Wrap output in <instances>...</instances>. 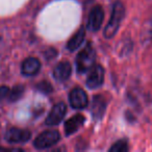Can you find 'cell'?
<instances>
[{
    "label": "cell",
    "mask_w": 152,
    "mask_h": 152,
    "mask_svg": "<svg viewBox=\"0 0 152 152\" xmlns=\"http://www.w3.org/2000/svg\"><path fill=\"white\" fill-rule=\"evenodd\" d=\"M96 61V52L91 43H88L86 47L78 53L76 57V69L78 73H86L94 67Z\"/></svg>",
    "instance_id": "6da1fadb"
},
{
    "label": "cell",
    "mask_w": 152,
    "mask_h": 152,
    "mask_svg": "<svg viewBox=\"0 0 152 152\" xmlns=\"http://www.w3.org/2000/svg\"><path fill=\"white\" fill-rule=\"evenodd\" d=\"M124 15H125L124 5L120 1L115 2L114 7H113L110 19L108 21L107 25H106L105 29H104V37L105 38L110 39L117 34L119 27H120L121 22H122L123 18H124Z\"/></svg>",
    "instance_id": "7a4b0ae2"
},
{
    "label": "cell",
    "mask_w": 152,
    "mask_h": 152,
    "mask_svg": "<svg viewBox=\"0 0 152 152\" xmlns=\"http://www.w3.org/2000/svg\"><path fill=\"white\" fill-rule=\"evenodd\" d=\"M61 140V135L57 130H45L36 137L34 145L38 149H47L51 146L55 145Z\"/></svg>",
    "instance_id": "3957f363"
},
{
    "label": "cell",
    "mask_w": 152,
    "mask_h": 152,
    "mask_svg": "<svg viewBox=\"0 0 152 152\" xmlns=\"http://www.w3.org/2000/svg\"><path fill=\"white\" fill-rule=\"evenodd\" d=\"M69 101L71 106L75 110H83L89 103L87 94L80 88H75L70 92Z\"/></svg>",
    "instance_id": "277c9868"
},
{
    "label": "cell",
    "mask_w": 152,
    "mask_h": 152,
    "mask_svg": "<svg viewBox=\"0 0 152 152\" xmlns=\"http://www.w3.org/2000/svg\"><path fill=\"white\" fill-rule=\"evenodd\" d=\"M66 113H67V107L66 104L64 102H59V103L55 104L52 107L51 112L49 113V115L46 118V125L48 126H55V125L59 124L61 122V120L65 117Z\"/></svg>",
    "instance_id": "5b68a950"
},
{
    "label": "cell",
    "mask_w": 152,
    "mask_h": 152,
    "mask_svg": "<svg viewBox=\"0 0 152 152\" xmlns=\"http://www.w3.org/2000/svg\"><path fill=\"white\" fill-rule=\"evenodd\" d=\"M104 81V69L100 65H94L87 78V86L90 89H97Z\"/></svg>",
    "instance_id": "8992f818"
},
{
    "label": "cell",
    "mask_w": 152,
    "mask_h": 152,
    "mask_svg": "<svg viewBox=\"0 0 152 152\" xmlns=\"http://www.w3.org/2000/svg\"><path fill=\"white\" fill-rule=\"evenodd\" d=\"M104 19V12L100 5H96L91 10V13L89 15L88 20V27L92 31H97L100 29L102 25V22Z\"/></svg>",
    "instance_id": "52a82bcc"
},
{
    "label": "cell",
    "mask_w": 152,
    "mask_h": 152,
    "mask_svg": "<svg viewBox=\"0 0 152 152\" xmlns=\"http://www.w3.org/2000/svg\"><path fill=\"white\" fill-rule=\"evenodd\" d=\"M31 137V133L27 129H20V128H11L7 130L5 134V139L9 143H24L27 142Z\"/></svg>",
    "instance_id": "ba28073f"
},
{
    "label": "cell",
    "mask_w": 152,
    "mask_h": 152,
    "mask_svg": "<svg viewBox=\"0 0 152 152\" xmlns=\"http://www.w3.org/2000/svg\"><path fill=\"white\" fill-rule=\"evenodd\" d=\"M106 110V99L101 95H97L92 100L91 113L94 120L98 121L103 117Z\"/></svg>",
    "instance_id": "9c48e42d"
},
{
    "label": "cell",
    "mask_w": 152,
    "mask_h": 152,
    "mask_svg": "<svg viewBox=\"0 0 152 152\" xmlns=\"http://www.w3.org/2000/svg\"><path fill=\"white\" fill-rule=\"evenodd\" d=\"M72 73V67L69 61H61L53 70V76L58 81H66Z\"/></svg>",
    "instance_id": "30bf717a"
},
{
    "label": "cell",
    "mask_w": 152,
    "mask_h": 152,
    "mask_svg": "<svg viewBox=\"0 0 152 152\" xmlns=\"http://www.w3.org/2000/svg\"><path fill=\"white\" fill-rule=\"evenodd\" d=\"M41 69V63L36 57H28L22 64L21 71L25 76H34L39 73Z\"/></svg>",
    "instance_id": "8fae6325"
},
{
    "label": "cell",
    "mask_w": 152,
    "mask_h": 152,
    "mask_svg": "<svg viewBox=\"0 0 152 152\" xmlns=\"http://www.w3.org/2000/svg\"><path fill=\"white\" fill-rule=\"evenodd\" d=\"M86 118L81 114H77L75 116L71 117L67 122L65 123V133L66 135H71L72 133L76 132L79 127L85 123Z\"/></svg>",
    "instance_id": "7c38bea8"
},
{
    "label": "cell",
    "mask_w": 152,
    "mask_h": 152,
    "mask_svg": "<svg viewBox=\"0 0 152 152\" xmlns=\"http://www.w3.org/2000/svg\"><path fill=\"white\" fill-rule=\"evenodd\" d=\"M86 37V29L85 27H80L77 31L74 34V36L69 40L67 44V48L70 51H75L83 45Z\"/></svg>",
    "instance_id": "4fadbf2b"
},
{
    "label": "cell",
    "mask_w": 152,
    "mask_h": 152,
    "mask_svg": "<svg viewBox=\"0 0 152 152\" xmlns=\"http://www.w3.org/2000/svg\"><path fill=\"white\" fill-rule=\"evenodd\" d=\"M24 93V87L22 85H18L16 87L13 88V90H11V93L9 96V100L10 101H17L20 98L22 97Z\"/></svg>",
    "instance_id": "5bb4252c"
},
{
    "label": "cell",
    "mask_w": 152,
    "mask_h": 152,
    "mask_svg": "<svg viewBox=\"0 0 152 152\" xmlns=\"http://www.w3.org/2000/svg\"><path fill=\"white\" fill-rule=\"evenodd\" d=\"M110 152H126L128 151V144L127 141L125 140H120V141L116 142L114 145L110 147Z\"/></svg>",
    "instance_id": "9a60e30c"
},
{
    "label": "cell",
    "mask_w": 152,
    "mask_h": 152,
    "mask_svg": "<svg viewBox=\"0 0 152 152\" xmlns=\"http://www.w3.org/2000/svg\"><path fill=\"white\" fill-rule=\"evenodd\" d=\"M37 89L40 92H42L43 94H45V95L51 94L53 91L52 86L49 83H47V81H41V83H39L38 85H37Z\"/></svg>",
    "instance_id": "2e32d148"
},
{
    "label": "cell",
    "mask_w": 152,
    "mask_h": 152,
    "mask_svg": "<svg viewBox=\"0 0 152 152\" xmlns=\"http://www.w3.org/2000/svg\"><path fill=\"white\" fill-rule=\"evenodd\" d=\"M10 93H11V90H10L7 87H5V86L0 87V101L7 99V98L9 99Z\"/></svg>",
    "instance_id": "e0dca14e"
},
{
    "label": "cell",
    "mask_w": 152,
    "mask_h": 152,
    "mask_svg": "<svg viewBox=\"0 0 152 152\" xmlns=\"http://www.w3.org/2000/svg\"><path fill=\"white\" fill-rule=\"evenodd\" d=\"M44 55H45V57H46L47 59H53L55 56L57 55V51L55 50V49H53V48H49L48 50H46L45 51V53H44Z\"/></svg>",
    "instance_id": "ac0fdd59"
}]
</instances>
